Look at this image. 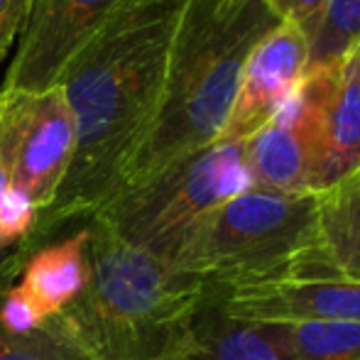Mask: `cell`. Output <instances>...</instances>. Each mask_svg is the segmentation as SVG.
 <instances>
[{"label":"cell","mask_w":360,"mask_h":360,"mask_svg":"<svg viewBox=\"0 0 360 360\" xmlns=\"http://www.w3.org/2000/svg\"><path fill=\"white\" fill-rule=\"evenodd\" d=\"M186 0H125L67 67L59 89L76 147L57 196L20 243L27 252L74 221H91L115 194L152 128L169 49Z\"/></svg>","instance_id":"cell-1"},{"label":"cell","mask_w":360,"mask_h":360,"mask_svg":"<svg viewBox=\"0 0 360 360\" xmlns=\"http://www.w3.org/2000/svg\"><path fill=\"white\" fill-rule=\"evenodd\" d=\"M5 191H8V179H5V172H3V165H0V201H3Z\"/></svg>","instance_id":"cell-23"},{"label":"cell","mask_w":360,"mask_h":360,"mask_svg":"<svg viewBox=\"0 0 360 360\" xmlns=\"http://www.w3.org/2000/svg\"><path fill=\"white\" fill-rule=\"evenodd\" d=\"M245 165L252 189L309 194L311 145L307 120L294 96L275 120L245 140Z\"/></svg>","instance_id":"cell-12"},{"label":"cell","mask_w":360,"mask_h":360,"mask_svg":"<svg viewBox=\"0 0 360 360\" xmlns=\"http://www.w3.org/2000/svg\"><path fill=\"white\" fill-rule=\"evenodd\" d=\"M356 174H360V169H358V172H356Z\"/></svg>","instance_id":"cell-24"},{"label":"cell","mask_w":360,"mask_h":360,"mask_svg":"<svg viewBox=\"0 0 360 360\" xmlns=\"http://www.w3.org/2000/svg\"><path fill=\"white\" fill-rule=\"evenodd\" d=\"M309 39L280 22L248 57L231 115L218 143H245L282 113L304 81Z\"/></svg>","instance_id":"cell-10"},{"label":"cell","mask_w":360,"mask_h":360,"mask_svg":"<svg viewBox=\"0 0 360 360\" xmlns=\"http://www.w3.org/2000/svg\"><path fill=\"white\" fill-rule=\"evenodd\" d=\"M157 360H282L260 323L228 316L206 294Z\"/></svg>","instance_id":"cell-13"},{"label":"cell","mask_w":360,"mask_h":360,"mask_svg":"<svg viewBox=\"0 0 360 360\" xmlns=\"http://www.w3.org/2000/svg\"><path fill=\"white\" fill-rule=\"evenodd\" d=\"M245 143H216L118 191L91 221L174 265L186 238L228 199L250 189Z\"/></svg>","instance_id":"cell-5"},{"label":"cell","mask_w":360,"mask_h":360,"mask_svg":"<svg viewBox=\"0 0 360 360\" xmlns=\"http://www.w3.org/2000/svg\"><path fill=\"white\" fill-rule=\"evenodd\" d=\"M89 226L54 243H42L22 265V285L49 319L72 307L89 282Z\"/></svg>","instance_id":"cell-14"},{"label":"cell","mask_w":360,"mask_h":360,"mask_svg":"<svg viewBox=\"0 0 360 360\" xmlns=\"http://www.w3.org/2000/svg\"><path fill=\"white\" fill-rule=\"evenodd\" d=\"M30 252L25 250L22 245L18 248H0V299L3 294L13 287V280L20 277L22 272V265L27 260Z\"/></svg>","instance_id":"cell-22"},{"label":"cell","mask_w":360,"mask_h":360,"mask_svg":"<svg viewBox=\"0 0 360 360\" xmlns=\"http://www.w3.org/2000/svg\"><path fill=\"white\" fill-rule=\"evenodd\" d=\"M282 360H360V321L260 323Z\"/></svg>","instance_id":"cell-15"},{"label":"cell","mask_w":360,"mask_h":360,"mask_svg":"<svg viewBox=\"0 0 360 360\" xmlns=\"http://www.w3.org/2000/svg\"><path fill=\"white\" fill-rule=\"evenodd\" d=\"M49 316L42 311L37 299L22 285H13L0 299V326L10 333H32L44 328Z\"/></svg>","instance_id":"cell-18"},{"label":"cell","mask_w":360,"mask_h":360,"mask_svg":"<svg viewBox=\"0 0 360 360\" xmlns=\"http://www.w3.org/2000/svg\"><path fill=\"white\" fill-rule=\"evenodd\" d=\"M294 98L311 145L309 194H321L360 169V44L341 62L304 76Z\"/></svg>","instance_id":"cell-7"},{"label":"cell","mask_w":360,"mask_h":360,"mask_svg":"<svg viewBox=\"0 0 360 360\" xmlns=\"http://www.w3.org/2000/svg\"><path fill=\"white\" fill-rule=\"evenodd\" d=\"M30 8L32 0H0V62L22 32Z\"/></svg>","instance_id":"cell-21"},{"label":"cell","mask_w":360,"mask_h":360,"mask_svg":"<svg viewBox=\"0 0 360 360\" xmlns=\"http://www.w3.org/2000/svg\"><path fill=\"white\" fill-rule=\"evenodd\" d=\"M360 44V0H331L321 30L309 44L304 76L341 62Z\"/></svg>","instance_id":"cell-16"},{"label":"cell","mask_w":360,"mask_h":360,"mask_svg":"<svg viewBox=\"0 0 360 360\" xmlns=\"http://www.w3.org/2000/svg\"><path fill=\"white\" fill-rule=\"evenodd\" d=\"M125 0H32L18 52L0 91L59 86L74 57Z\"/></svg>","instance_id":"cell-8"},{"label":"cell","mask_w":360,"mask_h":360,"mask_svg":"<svg viewBox=\"0 0 360 360\" xmlns=\"http://www.w3.org/2000/svg\"><path fill=\"white\" fill-rule=\"evenodd\" d=\"M277 25L265 0H186L160 108L118 191L221 140L248 57Z\"/></svg>","instance_id":"cell-2"},{"label":"cell","mask_w":360,"mask_h":360,"mask_svg":"<svg viewBox=\"0 0 360 360\" xmlns=\"http://www.w3.org/2000/svg\"><path fill=\"white\" fill-rule=\"evenodd\" d=\"M37 221V209L22 194L8 189L0 201V248H18L27 240Z\"/></svg>","instance_id":"cell-19"},{"label":"cell","mask_w":360,"mask_h":360,"mask_svg":"<svg viewBox=\"0 0 360 360\" xmlns=\"http://www.w3.org/2000/svg\"><path fill=\"white\" fill-rule=\"evenodd\" d=\"M265 3L280 18V22L294 25L311 44L316 32L321 30L331 0H265Z\"/></svg>","instance_id":"cell-20"},{"label":"cell","mask_w":360,"mask_h":360,"mask_svg":"<svg viewBox=\"0 0 360 360\" xmlns=\"http://www.w3.org/2000/svg\"><path fill=\"white\" fill-rule=\"evenodd\" d=\"M228 314L252 323L360 321V282L336 277L282 275L231 287L206 285Z\"/></svg>","instance_id":"cell-9"},{"label":"cell","mask_w":360,"mask_h":360,"mask_svg":"<svg viewBox=\"0 0 360 360\" xmlns=\"http://www.w3.org/2000/svg\"><path fill=\"white\" fill-rule=\"evenodd\" d=\"M89 282L47 326L84 360H157L204 297V280L89 221Z\"/></svg>","instance_id":"cell-3"},{"label":"cell","mask_w":360,"mask_h":360,"mask_svg":"<svg viewBox=\"0 0 360 360\" xmlns=\"http://www.w3.org/2000/svg\"><path fill=\"white\" fill-rule=\"evenodd\" d=\"M316 240V194H275L250 186L194 228L174 267L214 287L272 280L289 275Z\"/></svg>","instance_id":"cell-4"},{"label":"cell","mask_w":360,"mask_h":360,"mask_svg":"<svg viewBox=\"0 0 360 360\" xmlns=\"http://www.w3.org/2000/svg\"><path fill=\"white\" fill-rule=\"evenodd\" d=\"M76 147V123L59 86L0 91V165L8 189L44 211L57 196Z\"/></svg>","instance_id":"cell-6"},{"label":"cell","mask_w":360,"mask_h":360,"mask_svg":"<svg viewBox=\"0 0 360 360\" xmlns=\"http://www.w3.org/2000/svg\"><path fill=\"white\" fill-rule=\"evenodd\" d=\"M0 360H84L52 328L32 333H10L0 326Z\"/></svg>","instance_id":"cell-17"},{"label":"cell","mask_w":360,"mask_h":360,"mask_svg":"<svg viewBox=\"0 0 360 360\" xmlns=\"http://www.w3.org/2000/svg\"><path fill=\"white\" fill-rule=\"evenodd\" d=\"M319 240L289 275L360 282V174L316 194Z\"/></svg>","instance_id":"cell-11"}]
</instances>
